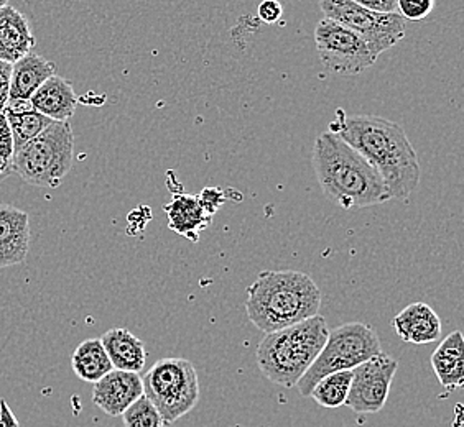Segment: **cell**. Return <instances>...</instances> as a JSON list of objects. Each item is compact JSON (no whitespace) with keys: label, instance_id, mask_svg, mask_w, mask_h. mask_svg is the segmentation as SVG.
<instances>
[{"label":"cell","instance_id":"6da1fadb","mask_svg":"<svg viewBox=\"0 0 464 427\" xmlns=\"http://www.w3.org/2000/svg\"><path fill=\"white\" fill-rule=\"evenodd\" d=\"M330 124L336 134L356 150L384 181L391 199L405 201L419 187V157L402 127L384 117L343 116Z\"/></svg>","mask_w":464,"mask_h":427},{"label":"cell","instance_id":"7a4b0ae2","mask_svg":"<svg viewBox=\"0 0 464 427\" xmlns=\"http://www.w3.org/2000/svg\"><path fill=\"white\" fill-rule=\"evenodd\" d=\"M313 168L323 195L343 209H361L391 201L377 171L336 134L326 132L316 138Z\"/></svg>","mask_w":464,"mask_h":427},{"label":"cell","instance_id":"3957f363","mask_svg":"<svg viewBox=\"0 0 464 427\" xmlns=\"http://www.w3.org/2000/svg\"><path fill=\"white\" fill-rule=\"evenodd\" d=\"M320 306V288L304 271H262L247 288V316L266 334L312 319Z\"/></svg>","mask_w":464,"mask_h":427},{"label":"cell","instance_id":"277c9868","mask_svg":"<svg viewBox=\"0 0 464 427\" xmlns=\"http://www.w3.org/2000/svg\"><path fill=\"white\" fill-rule=\"evenodd\" d=\"M330 329L323 316L266 334L257 347V365L268 382L294 388L320 356Z\"/></svg>","mask_w":464,"mask_h":427},{"label":"cell","instance_id":"5b68a950","mask_svg":"<svg viewBox=\"0 0 464 427\" xmlns=\"http://www.w3.org/2000/svg\"><path fill=\"white\" fill-rule=\"evenodd\" d=\"M74 158V134L70 122H53L12 157V173L28 185L54 189L68 176Z\"/></svg>","mask_w":464,"mask_h":427},{"label":"cell","instance_id":"8992f818","mask_svg":"<svg viewBox=\"0 0 464 427\" xmlns=\"http://www.w3.org/2000/svg\"><path fill=\"white\" fill-rule=\"evenodd\" d=\"M379 354H382V347L374 327L362 322L343 324L330 330L320 356H316L313 365L296 383V388L302 396H310L314 384L324 376L344 370H354Z\"/></svg>","mask_w":464,"mask_h":427},{"label":"cell","instance_id":"52a82bcc","mask_svg":"<svg viewBox=\"0 0 464 427\" xmlns=\"http://www.w3.org/2000/svg\"><path fill=\"white\" fill-rule=\"evenodd\" d=\"M143 396L152 401L165 424H173L197 408L199 380L187 358H161L142 376Z\"/></svg>","mask_w":464,"mask_h":427},{"label":"cell","instance_id":"ba28073f","mask_svg":"<svg viewBox=\"0 0 464 427\" xmlns=\"http://www.w3.org/2000/svg\"><path fill=\"white\" fill-rule=\"evenodd\" d=\"M320 9L330 18L356 33L377 60L379 54L402 42L407 22L399 14H375L362 9L354 0H323Z\"/></svg>","mask_w":464,"mask_h":427},{"label":"cell","instance_id":"9c48e42d","mask_svg":"<svg viewBox=\"0 0 464 427\" xmlns=\"http://www.w3.org/2000/svg\"><path fill=\"white\" fill-rule=\"evenodd\" d=\"M314 42L323 64L336 74L356 76L375 64L366 43L349 28L330 18L318 22Z\"/></svg>","mask_w":464,"mask_h":427},{"label":"cell","instance_id":"30bf717a","mask_svg":"<svg viewBox=\"0 0 464 427\" xmlns=\"http://www.w3.org/2000/svg\"><path fill=\"white\" fill-rule=\"evenodd\" d=\"M397 368V360L384 352L356 366L344 404L357 414L379 413L387 403Z\"/></svg>","mask_w":464,"mask_h":427},{"label":"cell","instance_id":"8fae6325","mask_svg":"<svg viewBox=\"0 0 464 427\" xmlns=\"http://www.w3.org/2000/svg\"><path fill=\"white\" fill-rule=\"evenodd\" d=\"M143 396L142 376L130 372L112 370L94 383L92 401L108 416H122L124 411Z\"/></svg>","mask_w":464,"mask_h":427},{"label":"cell","instance_id":"7c38bea8","mask_svg":"<svg viewBox=\"0 0 464 427\" xmlns=\"http://www.w3.org/2000/svg\"><path fill=\"white\" fill-rule=\"evenodd\" d=\"M30 250V219L18 207L0 204V268L25 261Z\"/></svg>","mask_w":464,"mask_h":427},{"label":"cell","instance_id":"4fadbf2b","mask_svg":"<svg viewBox=\"0 0 464 427\" xmlns=\"http://www.w3.org/2000/svg\"><path fill=\"white\" fill-rule=\"evenodd\" d=\"M35 36L27 17L10 4L0 7V62L14 64L32 53Z\"/></svg>","mask_w":464,"mask_h":427},{"label":"cell","instance_id":"5bb4252c","mask_svg":"<svg viewBox=\"0 0 464 427\" xmlns=\"http://www.w3.org/2000/svg\"><path fill=\"white\" fill-rule=\"evenodd\" d=\"M393 329L403 342L421 346L441 337V319L425 303H411L403 308L392 320Z\"/></svg>","mask_w":464,"mask_h":427},{"label":"cell","instance_id":"9a60e30c","mask_svg":"<svg viewBox=\"0 0 464 427\" xmlns=\"http://www.w3.org/2000/svg\"><path fill=\"white\" fill-rule=\"evenodd\" d=\"M30 102L36 112L46 119L53 122H70L78 107V96L70 81L54 74L42 88H38Z\"/></svg>","mask_w":464,"mask_h":427},{"label":"cell","instance_id":"2e32d148","mask_svg":"<svg viewBox=\"0 0 464 427\" xmlns=\"http://www.w3.org/2000/svg\"><path fill=\"white\" fill-rule=\"evenodd\" d=\"M56 66L38 53H28L12 64L10 100H30L38 88L54 76Z\"/></svg>","mask_w":464,"mask_h":427},{"label":"cell","instance_id":"e0dca14e","mask_svg":"<svg viewBox=\"0 0 464 427\" xmlns=\"http://www.w3.org/2000/svg\"><path fill=\"white\" fill-rule=\"evenodd\" d=\"M431 366L448 392L464 384V338L461 330L448 334L431 356Z\"/></svg>","mask_w":464,"mask_h":427},{"label":"cell","instance_id":"ac0fdd59","mask_svg":"<svg viewBox=\"0 0 464 427\" xmlns=\"http://www.w3.org/2000/svg\"><path fill=\"white\" fill-rule=\"evenodd\" d=\"M169 227L188 241H199V233L211 223V215L206 214L198 196L175 195L170 204L165 205Z\"/></svg>","mask_w":464,"mask_h":427},{"label":"cell","instance_id":"d6986e66","mask_svg":"<svg viewBox=\"0 0 464 427\" xmlns=\"http://www.w3.org/2000/svg\"><path fill=\"white\" fill-rule=\"evenodd\" d=\"M102 347L108 354L114 370L139 374L145 366V346L142 340L135 337L132 332L122 327L111 329L101 337Z\"/></svg>","mask_w":464,"mask_h":427},{"label":"cell","instance_id":"ffe728a7","mask_svg":"<svg viewBox=\"0 0 464 427\" xmlns=\"http://www.w3.org/2000/svg\"><path fill=\"white\" fill-rule=\"evenodd\" d=\"M2 114L9 125L14 152H17L18 148H22L25 143L34 140L53 124V120L36 112L30 100H10L9 99V102L2 109Z\"/></svg>","mask_w":464,"mask_h":427},{"label":"cell","instance_id":"44dd1931","mask_svg":"<svg viewBox=\"0 0 464 427\" xmlns=\"http://www.w3.org/2000/svg\"><path fill=\"white\" fill-rule=\"evenodd\" d=\"M72 366L80 380L92 384L114 370L101 338H88L81 342L72 352Z\"/></svg>","mask_w":464,"mask_h":427},{"label":"cell","instance_id":"7402d4cb","mask_svg":"<svg viewBox=\"0 0 464 427\" xmlns=\"http://www.w3.org/2000/svg\"><path fill=\"white\" fill-rule=\"evenodd\" d=\"M351 382H353V370L328 375L314 384L310 398L316 401L323 408L336 410L344 406V403L348 400Z\"/></svg>","mask_w":464,"mask_h":427},{"label":"cell","instance_id":"603a6c76","mask_svg":"<svg viewBox=\"0 0 464 427\" xmlns=\"http://www.w3.org/2000/svg\"><path fill=\"white\" fill-rule=\"evenodd\" d=\"M124 427H165L160 413L149 398H139L122 414Z\"/></svg>","mask_w":464,"mask_h":427},{"label":"cell","instance_id":"cb8c5ba5","mask_svg":"<svg viewBox=\"0 0 464 427\" xmlns=\"http://www.w3.org/2000/svg\"><path fill=\"white\" fill-rule=\"evenodd\" d=\"M12 157H14L12 135H10L5 117L0 112V179L7 178L12 173Z\"/></svg>","mask_w":464,"mask_h":427},{"label":"cell","instance_id":"d4e9b609","mask_svg":"<svg viewBox=\"0 0 464 427\" xmlns=\"http://www.w3.org/2000/svg\"><path fill=\"white\" fill-rule=\"evenodd\" d=\"M397 7L403 20H423L435 9V0H397Z\"/></svg>","mask_w":464,"mask_h":427},{"label":"cell","instance_id":"484cf974","mask_svg":"<svg viewBox=\"0 0 464 427\" xmlns=\"http://www.w3.org/2000/svg\"><path fill=\"white\" fill-rule=\"evenodd\" d=\"M198 199H199V203L203 205L206 214H209L213 217L216 211L219 209V205L223 204L224 201H226V195H224L223 191L216 189V187H206L205 191L198 196Z\"/></svg>","mask_w":464,"mask_h":427},{"label":"cell","instance_id":"4316f807","mask_svg":"<svg viewBox=\"0 0 464 427\" xmlns=\"http://www.w3.org/2000/svg\"><path fill=\"white\" fill-rule=\"evenodd\" d=\"M282 14H284V7L276 0H266V2L260 4L259 9H257V15H259L260 20L267 25L278 22Z\"/></svg>","mask_w":464,"mask_h":427},{"label":"cell","instance_id":"83f0119b","mask_svg":"<svg viewBox=\"0 0 464 427\" xmlns=\"http://www.w3.org/2000/svg\"><path fill=\"white\" fill-rule=\"evenodd\" d=\"M357 5H361L362 9L371 10L375 14H399L397 7V0H357Z\"/></svg>","mask_w":464,"mask_h":427},{"label":"cell","instance_id":"f1b7e54d","mask_svg":"<svg viewBox=\"0 0 464 427\" xmlns=\"http://www.w3.org/2000/svg\"><path fill=\"white\" fill-rule=\"evenodd\" d=\"M10 74H12V66L7 62H0V112L9 102Z\"/></svg>","mask_w":464,"mask_h":427},{"label":"cell","instance_id":"f546056e","mask_svg":"<svg viewBox=\"0 0 464 427\" xmlns=\"http://www.w3.org/2000/svg\"><path fill=\"white\" fill-rule=\"evenodd\" d=\"M0 427H20L15 414L7 404V401L0 400Z\"/></svg>","mask_w":464,"mask_h":427},{"label":"cell","instance_id":"4dcf8cb0","mask_svg":"<svg viewBox=\"0 0 464 427\" xmlns=\"http://www.w3.org/2000/svg\"><path fill=\"white\" fill-rule=\"evenodd\" d=\"M4 4H5V2H4V0H0V7H2V5H4Z\"/></svg>","mask_w":464,"mask_h":427},{"label":"cell","instance_id":"1f68e13d","mask_svg":"<svg viewBox=\"0 0 464 427\" xmlns=\"http://www.w3.org/2000/svg\"><path fill=\"white\" fill-rule=\"evenodd\" d=\"M0 181H2V179H0Z\"/></svg>","mask_w":464,"mask_h":427}]
</instances>
